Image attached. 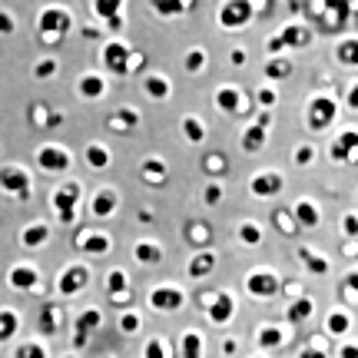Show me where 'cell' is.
<instances>
[{
  "label": "cell",
  "instance_id": "cell-1",
  "mask_svg": "<svg viewBox=\"0 0 358 358\" xmlns=\"http://www.w3.org/2000/svg\"><path fill=\"white\" fill-rule=\"evenodd\" d=\"M77 199H80V182L77 179H66L53 189V213H57V222L70 226L77 219Z\"/></svg>",
  "mask_w": 358,
  "mask_h": 358
},
{
  "label": "cell",
  "instance_id": "cell-2",
  "mask_svg": "<svg viewBox=\"0 0 358 358\" xmlns=\"http://www.w3.org/2000/svg\"><path fill=\"white\" fill-rule=\"evenodd\" d=\"M37 27H40V37L43 40H57L60 34H66V30L73 27V17H70V10H64V7H47V10H40Z\"/></svg>",
  "mask_w": 358,
  "mask_h": 358
},
{
  "label": "cell",
  "instance_id": "cell-3",
  "mask_svg": "<svg viewBox=\"0 0 358 358\" xmlns=\"http://www.w3.org/2000/svg\"><path fill=\"white\" fill-rule=\"evenodd\" d=\"M34 159H37V166L47 169V173H66V169H70V163H73L70 150L57 146V143H43L37 153H34Z\"/></svg>",
  "mask_w": 358,
  "mask_h": 358
},
{
  "label": "cell",
  "instance_id": "cell-4",
  "mask_svg": "<svg viewBox=\"0 0 358 358\" xmlns=\"http://www.w3.org/2000/svg\"><path fill=\"white\" fill-rule=\"evenodd\" d=\"M87 282H90V268L80 266V262H70V266L60 272V279H57V292L70 299V295L83 292V289H87Z\"/></svg>",
  "mask_w": 358,
  "mask_h": 358
},
{
  "label": "cell",
  "instance_id": "cell-5",
  "mask_svg": "<svg viewBox=\"0 0 358 358\" xmlns=\"http://www.w3.org/2000/svg\"><path fill=\"white\" fill-rule=\"evenodd\" d=\"M7 282H10L13 289H20V292H40V289H43V275H40L30 262H17V266H10Z\"/></svg>",
  "mask_w": 358,
  "mask_h": 358
},
{
  "label": "cell",
  "instance_id": "cell-6",
  "mask_svg": "<svg viewBox=\"0 0 358 358\" xmlns=\"http://www.w3.org/2000/svg\"><path fill=\"white\" fill-rule=\"evenodd\" d=\"M249 17H252V3H249V0H226V3L219 7V24L226 27V30L245 27Z\"/></svg>",
  "mask_w": 358,
  "mask_h": 358
},
{
  "label": "cell",
  "instance_id": "cell-7",
  "mask_svg": "<svg viewBox=\"0 0 358 358\" xmlns=\"http://www.w3.org/2000/svg\"><path fill=\"white\" fill-rule=\"evenodd\" d=\"M335 100L332 96H315V100L306 106V123L312 129H325V127H332V120H335Z\"/></svg>",
  "mask_w": 358,
  "mask_h": 358
},
{
  "label": "cell",
  "instance_id": "cell-8",
  "mask_svg": "<svg viewBox=\"0 0 358 358\" xmlns=\"http://www.w3.org/2000/svg\"><path fill=\"white\" fill-rule=\"evenodd\" d=\"M0 186L7 196H17V199H30V176H27L20 166H7L0 169Z\"/></svg>",
  "mask_w": 358,
  "mask_h": 358
},
{
  "label": "cell",
  "instance_id": "cell-9",
  "mask_svg": "<svg viewBox=\"0 0 358 358\" xmlns=\"http://www.w3.org/2000/svg\"><path fill=\"white\" fill-rule=\"evenodd\" d=\"M329 156H332V163H355L358 156V129H342L335 143L329 146Z\"/></svg>",
  "mask_w": 358,
  "mask_h": 358
},
{
  "label": "cell",
  "instance_id": "cell-10",
  "mask_svg": "<svg viewBox=\"0 0 358 358\" xmlns=\"http://www.w3.org/2000/svg\"><path fill=\"white\" fill-rule=\"evenodd\" d=\"M103 64L110 66L113 73H127L129 64H133V50H129L123 40H110V43L103 47Z\"/></svg>",
  "mask_w": 358,
  "mask_h": 358
},
{
  "label": "cell",
  "instance_id": "cell-11",
  "mask_svg": "<svg viewBox=\"0 0 358 358\" xmlns=\"http://www.w3.org/2000/svg\"><path fill=\"white\" fill-rule=\"evenodd\" d=\"M182 302H186V295L179 285H159L150 292V306L156 312H176V308H182Z\"/></svg>",
  "mask_w": 358,
  "mask_h": 358
},
{
  "label": "cell",
  "instance_id": "cell-12",
  "mask_svg": "<svg viewBox=\"0 0 358 358\" xmlns=\"http://www.w3.org/2000/svg\"><path fill=\"white\" fill-rule=\"evenodd\" d=\"M279 289H282V282L272 272H252L245 279V292L256 295V299H272V295H279Z\"/></svg>",
  "mask_w": 358,
  "mask_h": 358
},
{
  "label": "cell",
  "instance_id": "cell-13",
  "mask_svg": "<svg viewBox=\"0 0 358 358\" xmlns=\"http://www.w3.org/2000/svg\"><path fill=\"white\" fill-rule=\"evenodd\" d=\"M306 43H308V30H306V27H302V24H289L279 37L268 40V53H279V50H285V47H306Z\"/></svg>",
  "mask_w": 358,
  "mask_h": 358
},
{
  "label": "cell",
  "instance_id": "cell-14",
  "mask_svg": "<svg viewBox=\"0 0 358 358\" xmlns=\"http://www.w3.org/2000/svg\"><path fill=\"white\" fill-rule=\"evenodd\" d=\"M73 245H77L80 252H93V256H103V252H110V245H113V239L106 236V232H90V229H80L77 239H73Z\"/></svg>",
  "mask_w": 358,
  "mask_h": 358
},
{
  "label": "cell",
  "instance_id": "cell-15",
  "mask_svg": "<svg viewBox=\"0 0 358 358\" xmlns=\"http://www.w3.org/2000/svg\"><path fill=\"white\" fill-rule=\"evenodd\" d=\"M282 186H285L282 173H272V169H266V173H256V176L249 179V189H252V196H262V199H268V196L282 192Z\"/></svg>",
  "mask_w": 358,
  "mask_h": 358
},
{
  "label": "cell",
  "instance_id": "cell-16",
  "mask_svg": "<svg viewBox=\"0 0 358 358\" xmlns=\"http://www.w3.org/2000/svg\"><path fill=\"white\" fill-rule=\"evenodd\" d=\"M213 100H216V110H222V113H245V110H249V106H245V96L236 87H219Z\"/></svg>",
  "mask_w": 358,
  "mask_h": 358
},
{
  "label": "cell",
  "instance_id": "cell-17",
  "mask_svg": "<svg viewBox=\"0 0 358 358\" xmlns=\"http://www.w3.org/2000/svg\"><path fill=\"white\" fill-rule=\"evenodd\" d=\"M116 203H120V196H116L113 189H100V192L90 196V213L96 219H106L116 213Z\"/></svg>",
  "mask_w": 358,
  "mask_h": 358
},
{
  "label": "cell",
  "instance_id": "cell-18",
  "mask_svg": "<svg viewBox=\"0 0 358 358\" xmlns=\"http://www.w3.org/2000/svg\"><path fill=\"white\" fill-rule=\"evenodd\" d=\"M232 312H236V302H232L229 292H219L213 302H209V322L213 325H226L232 322Z\"/></svg>",
  "mask_w": 358,
  "mask_h": 358
},
{
  "label": "cell",
  "instance_id": "cell-19",
  "mask_svg": "<svg viewBox=\"0 0 358 358\" xmlns=\"http://www.w3.org/2000/svg\"><path fill=\"white\" fill-rule=\"evenodd\" d=\"M140 83H143V90H146L153 100H166L169 93H173V83H169L163 73H143Z\"/></svg>",
  "mask_w": 358,
  "mask_h": 358
},
{
  "label": "cell",
  "instance_id": "cell-20",
  "mask_svg": "<svg viewBox=\"0 0 358 358\" xmlns=\"http://www.w3.org/2000/svg\"><path fill=\"white\" fill-rule=\"evenodd\" d=\"M129 279H127V272L123 268H113L110 275H106V292H110V299L113 302H127L129 299Z\"/></svg>",
  "mask_w": 358,
  "mask_h": 358
},
{
  "label": "cell",
  "instance_id": "cell-21",
  "mask_svg": "<svg viewBox=\"0 0 358 358\" xmlns=\"http://www.w3.org/2000/svg\"><path fill=\"white\" fill-rule=\"evenodd\" d=\"M100 325V312L96 308H87L83 315L77 319V332H73V345L77 348H83L87 345V335H90V329H96Z\"/></svg>",
  "mask_w": 358,
  "mask_h": 358
},
{
  "label": "cell",
  "instance_id": "cell-22",
  "mask_svg": "<svg viewBox=\"0 0 358 358\" xmlns=\"http://www.w3.org/2000/svg\"><path fill=\"white\" fill-rule=\"evenodd\" d=\"M50 239V226L47 222H30V226H24V232H20V243L27 245V249H37V245H43Z\"/></svg>",
  "mask_w": 358,
  "mask_h": 358
},
{
  "label": "cell",
  "instance_id": "cell-23",
  "mask_svg": "<svg viewBox=\"0 0 358 358\" xmlns=\"http://www.w3.org/2000/svg\"><path fill=\"white\" fill-rule=\"evenodd\" d=\"M80 96H87V100H96V96H103L106 93V80L100 77V73H83L77 83Z\"/></svg>",
  "mask_w": 358,
  "mask_h": 358
},
{
  "label": "cell",
  "instance_id": "cell-24",
  "mask_svg": "<svg viewBox=\"0 0 358 358\" xmlns=\"http://www.w3.org/2000/svg\"><path fill=\"white\" fill-rule=\"evenodd\" d=\"M295 219H299V226H306V229H315L319 226V206L308 203V199H299V203L292 206Z\"/></svg>",
  "mask_w": 358,
  "mask_h": 358
},
{
  "label": "cell",
  "instance_id": "cell-25",
  "mask_svg": "<svg viewBox=\"0 0 358 358\" xmlns=\"http://www.w3.org/2000/svg\"><path fill=\"white\" fill-rule=\"evenodd\" d=\"M83 163L90 169H106L110 166V150L103 146V143H90L87 150H83Z\"/></svg>",
  "mask_w": 358,
  "mask_h": 358
},
{
  "label": "cell",
  "instance_id": "cell-26",
  "mask_svg": "<svg viewBox=\"0 0 358 358\" xmlns=\"http://www.w3.org/2000/svg\"><path fill=\"white\" fill-rule=\"evenodd\" d=\"M262 143H266V123L256 120V123L243 133V150L245 153H256V150H262Z\"/></svg>",
  "mask_w": 358,
  "mask_h": 358
},
{
  "label": "cell",
  "instance_id": "cell-27",
  "mask_svg": "<svg viewBox=\"0 0 358 358\" xmlns=\"http://www.w3.org/2000/svg\"><path fill=\"white\" fill-rule=\"evenodd\" d=\"M133 259L143 262V266H156V262H163V249L156 243H136L133 245Z\"/></svg>",
  "mask_w": 358,
  "mask_h": 358
},
{
  "label": "cell",
  "instance_id": "cell-28",
  "mask_svg": "<svg viewBox=\"0 0 358 358\" xmlns=\"http://www.w3.org/2000/svg\"><path fill=\"white\" fill-rule=\"evenodd\" d=\"M213 266H216V256H213V252H199V256H192L186 272H189V279H203V275L213 272Z\"/></svg>",
  "mask_w": 358,
  "mask_h": 358
},
{
  "label": "cell",
  "instance_id": "cell-29",
  "mask_svg": "<svg viewBox=\"0 0 358 358\" xmlns=\"http://www.w3.org/2000/svg\"><path fill=\"white\" fill-rule=\"evenodd\" d=\"M312 312H315V302L302 295V299H295L292 306H289V312H285V322H292V325H299V322H306L308 315H312Z\"/></svg>",
  "mask_w": 358,
  "mask_h": 358
},
{
  "label": "cell",
  "instance_id": "cell-30",
  "mask_svg": "<svg viewBox=\"0 0 358 358\" xmlns=\"http://www.w3.org/2000/svg\"><path fill=\"white\" fill-rule=\"evenodd\" d=\"M348 329H352L348 312H342V308H332V312L325 315V332H329V335H345Z\"/></svg>",
  "mask_w": 358,
  "mask_h": 358
},
{
  "label": "cell",
  "instance_id": "cell-31",
  "mask_svg": "<svg viewBox=\"0 0 358 358\" xmlns=\"http://www.w3.org/2000/svg\"><path fill=\"white\" fill-rule=\"evenodd\" d=\"M256 342L262 348H268V352H272V348H279L282 342H285V332H282V329H275V325H262V329L256 332Z\"/></svg>",
  "mask_w": 358,
  "mask_h": 358
},
{
  "label": "cell",
  "instance_id": "cell-32",
  "mask_svg": "<svg viewBox=\"0 0 358 358\" xmlns=\"http://www.w3.org/2000/svg\"><path fill=\"white\" fill-rule=\"evenodd\" d=\"M179 355L182 358H199L203 355V335L182 332V338H179Z\"/></svg>",
  "mask_w": 358,
  "mask_h": 358
},
{
  "label": "cell",
  "instance_id": "cell-33",
  "mask_svg": "<svg viewBox=\"0 0 358 358\" xmlns=\"http://www.w3.org/2000/svg\"><path fill=\"white\" fill-rule=\"evenodd\" d=\"M60 325H64V312L57 306H47L43 308V315H40V329L47 335H53V332H60Z\"/></svg>",
  "mask_w": 358,
  "mask_h": 358
},
{
  "label": "cell",
  "instance_id": "cell-34",
  "mask_svg": "<svg viewBox=\"0 0 358 358\" xmlns=\"http://www.w3.org/2000/svg\"><path fill=\"white\" fill-rule=\"evenodd\" d=\"M182 136L189 143H203L206 140V123L196 116H182Z\"/></svg>",
  "mask_w": 358,
  "mask_h": 358
},
{
  "label": "cell",
  "instance_id": "cell-35",
  "mask_svg": "<svg viewBox=\"0 0 358 358\" xmlns=\"http://www.w3.org/2000/svg\"><path fill=\"white\" fill-rule=\"evenodd\" d=\"M325 13H329V24L335 27H342L345 24V17H348V0H325Z\"/></svg>",
  "mask_w": 358,
  "mask_h": 358
},
{
  "label": "cell",
  "instance_id": "cell-36",
  "mask_svg": "<svg viewBox=\"0 0 358 358\" xmlns=\"http://www.w3.org/2000/svg\"><path fill=\"white\" fill-rule=\"evenodd\" d=\"M262 73H266V80H282V77H289V73H292V60H285V57H272Z\"/></svg>",
  "mask_w": 358,
  "mask_h": 358
},
{
  "label": "cell",
  "instance_id": "cell-37",
  "mask_svg": "<svg viewBox=\"0 0 358 358\" xmlns=\"http://www.w3.org/2000/svg\"><path fill=\"white\" fill-rule=\"evenodd\" d=\"M335 57H338V64L358 66V40H342V43L335 47Z\"/></svg>",
  "mask_w": 358,
  "mask_h": 358
},
{
  "label": "cell",
  "instance_id": "cell-38",
  "mask_svg": "<svg viewBox=\"0 0 358 358\" xmlns=\"http://www.w3.org/2000/svg\"><path fill=\"white\" fill-rule=\"evenodd\" d=\"M299 259H302V262L308 266V272H315V275H325V272H329V262H325L322 256H315L308 245H302V249H299Z\"/></svg>",
  "mask_w": 358,
  "mask_h": 358
},
{
  "label": "cell",
  "instance_id": "cell-39",
  "mask_svg": "<svg viewBox=\"0 0 358 358\" xmlns=\"http://www.w3.org/2000/svg\"><path fill=\"white\" fill-rule=\"evenodd\" d=\"M143 176L153 179L156 186H163L166 182V166H163V159H156V156H150L146 163H143Z\"/></svg>",
  "mask_w": 358,
  "mask_h": 358
},
{
  "label": "cell",
  "instance_id": "cell-40",
  "mask_svg": "<svg viewBox=\"0 0 358 358\" xmlns=\"http://www.w3.org/2000/svg\"><path fill=\"white\" fill-rule=\"evenodd\" d=\"M17 325H20V315H17L13 308H3V312H0V342H7V338L17 332Z\"/></svg>",
  "mask_w": 358,
  "mask_h": 358
},
{
  "label": "cell",
  "instance_id": "cell-41",
  "mask_svg": "<svg viewBox=\"0 0 358 358\" xmlns=\"http://www.w3.org/2000/svg\"><path fill=\"white\" fill-rule=\"evenodd\" d=\"M136 123H140V116L133 113V110H120L116 116H110V120H106V127L120 129V133H123V129H129V127H136Z\"/></svg>",
  "mask_w": 358,
  "mask_h": 358
},
{
  "label": "cell",
  "instance_id": "cell-42",
  "mask_svg": "<svg viewBox=\"0 0 358 358\" xmlns=\"http://www.w3.org/2000/svg\"><path fill=\"white\" fill-rule=\"evenodd\" d=\"M239 243L243 245H259L262 243V229L256 222H239Z\"/></svg>",
  "mask_w": 358,
  "mask_h": 358
},
{
  "label": "cell",
  "instance_id": "cell-43",
  "mask_svg": "<svg viewBox=\"0 0 358 358\" xmlns=\"http://www.w3.org/2000/svg\"><path fill=\"white\" fill-rule=\"evenodd\" d=\"M150 7H153L159 17H173V13H186L182 7V0H150Z\"/></svg>",
  "mask_w": 358,
  "mask_h": 358
},
{
  "label": "cell",
  "instance_id": "cell-44",
  "mask_svg": "<svg viewBox=\"0 0 358 358\" xmlns=\"http://www.w3.org/2000/svg\"><path fill=\"white\" fill-rule=\"evenodd\" d=\"M90 7L100 13L103 20H110V17H116L120 13V7H123V0H90Z\"/></svg>",
  "mask_w": 358,
  "mask_h": 358
},
{
  "label": "cell",
  "instance_id": "cell-45",
  "mask_svg": "<svg viewBox=\"0 0 358 358\" xmlns=\"http://www.w3.org/2000/svg\"><path fill=\"white\" fill-rule=\"evenodd\" d=\"M186 236H189L192 245H209V226H206V222H189V226H186Z\"/></svg>",
  "mask_w": 358,
  "mask_h": 358
},
{
  "label": "cell",
  "instance_id": "cell-46",
  "mask_svg": "<svg viewBox=\"0 0 358 358\" xmlns=\"http://www.w3.org/2000/svg\"><path fill=\"white\" fill-rule=\"evenodd\" d=\"M203 169L206 173H213V176H219V173H226V169H229V163H226V156L222 153H209L203 159Z\"/></svg>",
  "mask_w": 358,
  "mask_h": 358
},
{
  "label": "cell",
  "instance_id": "cell-47",
  "mask_svg": "<svg viewBox=\"0 0 358 358\" xmlns=\"http://www.w3.org/2000/svg\"><path fill=\"white\" fill-rule=\"evenodd\" d=\"M182 66H186L189 73H199V70L206 66V50H203V47H192V50L186 53V64H182Z\"/></svg>",
  "mask_w": 358,
  "mask_h": 358
},
{
  "label": "cell",
  "instance_id": "cell-48",
  "mask_svg": "<svg viewBox=\"0 0 358 358\" xmlns=\"http://www.w3.org/2000/svg\"><path fill=\"white\" fill-rule=\"evenodd\" d=\"M272 222H275V229H282L285 236H292V232H295V222H299V219H295V213L289 216V213H279V209H275V213H272Z\"/></svg>",
  "mask_w": 358,
  "mask_h": 358
},
{
  "label": "cell",
  "instance_id": "cell-49",
  "mask_svg": "<svg viewBox=\"0 0 358 358\" xmlns=\"http://www.w3.org/2000/svg\"><path fill=\"white\" fill-rule=\"evenodd\" d=\"M47 355V348L37 345V342H27V345L13 348V358H43Z\"/></svg>",
  "mask_w": 358,
  "mask_h": 358
},
{
  "label": "cell",
  "instance_id": "cell-50",
  "mask_svg": "<svg viewBox=\"0 0 358 358\" xmlns=\"http://www.w3.org/2000/svg\"><path fill=\"white\" fill-rule=\"evenodd\" d=\"M140 315L136 312H123L120 315V332H127V335H133V332H140Z\"/></svg>",
  "mask_w": 358,
  "mask_h": 358
},
{
  "label": "cell",
  "instance_id": "cell-51",
  "mask_svg": "<svg viewBox=\"0 0 358 358\" xmlns=\"http://www.w3.org/2000/svg\"><path fill=\"white\" fill-rule=\"evenodd\" d=\"M342 232H345V239H358V213L342 216Z\"/></svg>",
  "mask_w": 358,
  "mask_h": 358
},
{
  "label": "cell",
  "instance_id": "cell-52",
  "mask_svg": "<svg viewBox=\"0 0 358 358\" xmlns=\"http://www.w3.org/2000/svg\"><path fill=\"white\" fill-rule=\"evenodd\" d=\"M143 355L146 358H163L166 355V342H163V338H150L146 348H143Z\"/></svg>",
  "mask_w": 358,
  "mask_h": 358
},
{
  "label": "cell",
  "instance_id": "cell-53",
  "mask_svg": "<svg viewBox=\"0 0 358 358\" xmlns=\"http://www.w3.org/2000/svg\"><path fill=\"white\" fill-rule=\"evenodd\" d=\"M312 159H315V146H308V143H306V146H299V150H295L292 163H295V166H308Z\"/></svg>",
  "mask_w": 358,
  "mask_h": 358
},
{
  "label": "cell",
  "instance_id": "cell-54",
  "mask_svg": "<svg viewBox=\"0 0 358 358\" xmlns=\"http://www.w3.org/2000/svg\"><path fill=\"white\" fill-rule=\"evenodd\" d=\"M53 73H57V60H40V64L34 66V77L37 80H50Z\"/></svg>",
  "mask_w": 358,
  "mask_h": 358
},
{
  "label": "cell",
  "instance_id": "cell-55",
  "mask_svg": "<svg viewBox=\"0 0 358 358\" xmlns=\"http://www.w3.org/2000/svg\"><path fill=\"white\" fill-rule=\"evenodd\" d=\"M203 199H206L209 206H216L219 199H222V186H219V182H209V186L203 189Z\"/></svg>",
  "mask_w": 358,
  "mask_h": 358
},
{
  "label": "cell",
  "instance_id": "cell-56",
  "mask_svg": "<svg viewBox=\"0 0 358 358\" xmlns=\"http://www.w3.org/2000/svg\"><path fill=\"white\" fill-rule=\"evenodd\" d=\"M342 289H345L348 299H355V295H358V272H348L345 282H342Z\"/></svg>",
  "mask_w": 358,
  "mask_h": 358
},
{
  "label": "cell",
  "instance_id": "cell-57",
  "mask_svg": "<svg viewBox=\"0 0 358 358\" xmlns=\"http://www.w3.org/2000/svg\"><path fill=\"white\" fill-rule=\"evenodd\" d=\"M256 100L262 103V106H275V90H268V87H262L256 93Z\"/></svg>",
  "mask_w": 358,
  "mask_h": 358
},
{
  "label": "cell",
  "instance_id": "cell-58",
  "mask_svg": "<svg viewBox=\"0 0 358 358\" xmlns=\"http://www.w3.org/2000/svg\"><path fill=\"white\" fill-rule=\"evenodd\" d=\"M335 355L338 358H358V342H345L342 348H335Z\"/></svg>",
  "mask_w": 358,
  "mask_h": 358
},
{
  "label": "cell",
  "instance_id": "cell-59",
  "mask_svg": "<svg viewBox=\"0 0 358 358\" xmlns=\"http://www.w3.org/2000/svg\"><path fill=\"white\" fill-rule=\"evenodd\" d=\"M0 34H3V37H10L13 34V17L7 10H0Z\"/></svg>",
  "mask_w": 358,
  "mask_h": 358
},
{
  "label": "cell",
  "instance_id": "cell-60",
  "mask_svg": "<svg viewBox=\"0 0 358 358\" xmlns=\"http://www.w3.org/2000/svg\"><path fill=\"white\" fill-rule=\"evenodd\" d=\"M106 30H113V34H120V30H123V13H116V17H110V20H106Z\"/></svg>",
  "mask_w": 358,
  "mask_h": 358
},
{
  "label": "cell",
  "instance_id": "cell-61",
  "mask_svg": "<svg viewBox=\"0 0 358 358\" xmlns=\"http://www.w3.org/2000/svg\"><path fill=\"white\" fill-rule=\"evenodd\" d=\"M345 106H348V110H358V83H355V87H352V90H348Z\"/></svg>",
  "mask_w": 358,
  "mask_h": 358
},
{
  "label": "cell",
  "instance_id": "cell-62",
  "mask_svg": "<svg viewBox=\"0 0 358 358\" xmlns=\"http://www.w3.org/2000/svg\"><path fill=\"white\" fill-rule=\"evenodd\" d=\"M232 64L243 66V64H245V50H239V47H236V50H232Z\"/></svg>",
  "mask_w": 358,
  "mask_h": 358
},
{
  "label": "cell",
  "instance_id": "cell-63",
  "mask_svg": "<svg viewBox=\"0 0 358 358\" xmlns=\"http://www.w3.org/2000/svg\"><path fill=\"white\" fill-rule=\"evenodd\" d=\"M222 355H236V342H232V338L222 342Z\"/></svg>",
  "mask_w": 358,
  "mask_h": 358
},
{
  "label": "cell",
  "instance_id": "cell-64",
  "mask_svg": "<svg viewBox=\"0 0 358 358\" xmlns=\"http://www.w3.org/2000/svg\"><path fill=\"white\" fill-rule=\"evenodd\" d=\"M182 7H186V10H192V7H196V0H182Z\"/></svg>",
  "mask_w": 358,
  "mask_h": 358
}]
</instances>
